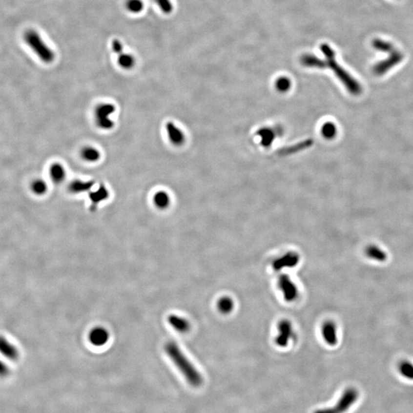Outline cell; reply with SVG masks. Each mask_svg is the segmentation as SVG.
Segmentation results:
<instances>
[{
	"instance_id": "1",
	"label": "cell",
	"mask_w": 413,
	"mask_h": 413,
	"mask_svg": "<svg viewBox=\"0 0 413 413\" xmlns=\"http://www.w3.org/2000/svg\"><path fill=\"white\" fill-rule=\"evenodd\" d=\"M165 351L190 385L199 387L203 384V376L201 372L190 362L176 343H167Z\"/></svg>"
},
{
	"instance_id": "2",
	"label": "cell",
	"mask_w": 413,
	"mask_h": 413,
	"mask_svg": "<svg viewBox=\"0 0 413 413\" xmlns=\"http://www.w3.org/2000/svg\"><path fill=\"white\" fill-rule=\"evenodd\" d=\"M321 49L328 61L327 63L325 62V64L330 66V68L334 71L337 78H339L341 82L345 85V87L349 90L350 93L353 95L360 94L362 91L360 83L354 78H352L346 71H344L341 66L338 65L335 61V53L330 46L325 44H322L321 46Z\"/></svg>"
},
{
	"instance_id": "3",
	"label": "cell",
	"mask_w": 413,
	"mask_h": 413,
	"mask_svg": "<svg viewBox=\"0 0 413 413\" xmlns=\"http://www.w3.org/2000/svg\"><path fill=\"white\" fill-rule=\"evenodd\" d=\"M25 40L32 51L37 55L39 59L46 64H50L55 59L54 51L44 43L36 31L29 30L25 32Z\"/></svg>"
},
{
	"instance_id": "4",
	"label": "cell",
	"mask_w": 413,
	"mask_h": 413,
	"mask_svg": "<svg viewBox=\"0 0 413 413\" xmlns=\"http://www.w3.org/2000/svg\"><path fill=\"white\" fill-rule=\"evenodd\" d=\"M360 393L354 387H349L344 390L336 404L329 408L320 409L313 413H344L358 400Z\"/></svg>"
},
{
	"instance_id": "5",
	"label": "cell",
	"mask_w": 413,
	"mask_h": 413,
	"mask_svg": "<svg viewBox=\"0 0 413 413\" xmlns=\"http://www.w3.org/2000/svg\"><path fill=\"white\" fill-rule=\"evenodd\" d=\"M116 107L112 103H101L96 107L95 123L97 126L101 129L109 130L114 126V122L110 118L114 112Z\"/></svg>"
},
{
	"instance_id": "6",
	"label": "cell",
	"mask_w": 413,
	"mask_h": 413,
	"mask_svg": "<svg viewBox=\"0 0 413 413\" xmlns=\"http://www.w3.org/2000/svg\"><path fill=\"white\" fill-rule=\"evenodd\" d=\"M278 287L282 291L283 298L286 302H295L298 298V287L287 274H282L279 276L278 279Z\"/></svg>"
},
{
	"instance_id": "7",
	"label": "cell",
	"mask_w": 413,
	"mask_h": 413,
	"mask_svg": "<svg viewBox=\"0 0 413 413\" xmlns=\"http://www.w3.org/2000/svg\"><path fill=\"white\" fill-rule=\"evenodd\" d=\"M403 59V54L399 51H394L390 53V56L385 60L381 61L372 68V71L376 75H383V74L390 71V69L394 66L397 65Z\"/></svg>"
},
{
	"instance_id": "8",
	"label": "cell",
	"mask_w": 413,
	"mask_h": 413,
	"mask_svg": "<svg viewBox=\"0 0 413 413\" xmlns=\"http://www.w3.org/2000/svg\"><path fill=\"white\" fill-rule=\"evenodd\" d=\"M293 334L291 322L288 320L281 321L278 325V334L275 337V344L280 348H285L288 345Z\"/></svg>"
},
{
	"instance_id": "9",
	"label": "cell",
	"mask_w": 413,
	"mask_h": 413,
	"mask_svg": "<svg viewBox=\"0 0 413 413\" xmlns=\"http://www.w3.org/2000/svg\"><path fill=\"white\" fill-rule=\"evenodd\" d=\"M299 260L300 256L297 252H289L274 260L272 268L275 271H280L286 268H292L298 265Z\"/></svg>"
},
{
	"instance_id": "10",
	"label": "cell",
	"mask_w": 413,
	"mask_h": 413,
	"mask_svg": "<svg viewBox=\"0 0 413 413\" xmlns=\"http://www.w3.org/2000/svg\"><path fill=\"white\" fill-rule=\"evenodd\" d=\"M0 355L13 362L18 360L20 357L18 348L4 336H0Z\"/></svg>"
},
{
	"instance_id": "11",
	"label": "cell",
	"mask_w": 413,
	"mask_h": 413,
	"mask_svg": "<svg viewBox=\"0 0 413 413\" xmlns=\"http://www.w3.org/2000/svg\"><path fill=\"white\" fill-rule=\"evenodd\" d=\"M165 130L168 140L175 146H180L185 143L186 136L180 128L174 123L168 122L165 125Z\"/></svg>"
},
{
	"instance_id": "12",
	"label": "cell",
	"mask_w": 413,
	"mask_h": 413,
	"mask_svg": "<svg viewBox=\"0 0 413 413\" xmlns=\"http://www.w3.org/2000/svg\"><path fill=\"white\" fill-rule=\"evenodd\" d=\"M322 336L326 344L334 346L337 344V327L333 321H326L322 326Z\"/></svg>"
},
{
	"instance_id": "13",
	"label": "cell",
	"mask_w": 413,
	"mask_h": 413,
	"mask_svg": "<svg viewBox=\"0 0 413 413\" xmlns=\"http://www.w3.org/2000/svg\"><path fill=\"white\" fill-rule=\"evenodd\" d=\"M89 338L90 343L94 346H103L106 344L109 340V333L103 328L97 327L90 331Z\"/></svg>"
},
{
	"instance_id": "14",
	"label": "cell",
	"mask_w": 413,
	"mask_h": 413,
	"mask_svg": "<svg viewBox=\"0 0 413 413\" xmlns=\"http://www.w3.org/2000/svg\"><path fill=\"white\" fill-rule=\"evenodd\" d=\"M109 198V191L104 186H101L96 191H90L89 194V198L92 205L91 209L95 210L97 205L101 202H104Z\"/></svg>"
},
{
	"instance_id": "15",
	"label": "cell",
	"mask_w": 413,
	"mask_h": 413,
	"mask_svg": "<svg viewBox=\"0 0 413 413\" xmlns=\"http://www.w3.org/2000/svg\"><path fill=\"white\" fill-rule=\"evenodd\" d=\"M168 322L174 329L180 333H186L191 328L189 321L186 318L178 316L175 314H171L168 317Z\"/></svg>"
},
{
	"instance_id": "16",
	"label": "cell",
	"mask_w": 413,
	"mask_h": 413,
	"mask_svg": "<svg viewBox=\"0 0 413 413\" xmlns=\"http://www.w3.org/2000/svg\"><path fill=\"white\" fill-rule=\"evenodd\" d=\"M365 253L367 257L375 261L385 262L387 260V252L379 247L375 245H370L366 248Z\"/></svg>"
},
{
	"instance_id": "17",
	"label": "cell",
	"mask_w": 413,
	"mask_h": 413,
	"mask_svg": "<svg viewBox=\"0 0 413 413\" xmlns=\"http://www.w3.org/2000/svg\"><path fill=\"white\" fill-rule=\"evenodd\" d=\"M94 185V182L93 181H87V182L82 180L74 181L69 186V190L73 194H81V193L91 191Z\"/></svg>"
},
{
	"instance_id": "18",
	"label": "cell",
	"mask_w": 413,
	"mask_h": 413,
	"mask_svg": "<svg viewBox=\"0 0 413 413\" xmlns=\"http://www.w3.org/2000/svg\"><path fill=\"white\" fill-rule=\"evenodd\" d=\"M49 175L55 183L60 184L65 179L66 171L62 165L54 163L50 167Z\"/></svg>"
},
{
	"instance_id": "19",
	"label": "cell",
	"mask_w": 413,
	"mask_h": 413,
	"mask_svg": "<svg viewBox=\"0 0 413 413\" xmlns=\"http://www.w3.org/2000/svg\"><path fill=\"white\" fill-rule=\"evenodd\" d=\"M81 156L83 160L87 163H97L101 159V152L97 148L93 146H86L82 148Z\"/></svg>"
},
{
	"instance_id": "20",
	"label": "cell",
	"mask_w": 413,
	"mask_h": 413,
	"mask_svg": "<svg viewBox=\"0 0 413 413\" xmlns=\"http://www.w3.org/2000/svg\"><path fill=\"white\" fill-rule=\"evenodd\" d=\"M170 200L169 194L164 191H160L154 194L153 204L157 208L160 210H165L169 206Z\"/></svg>"
},
{
	"instance_id": "21",
	"label": "cell",
	"mask_w": 413,
	"mask_h": 413,
	"mask_svg": "<svg viewBox=\"0 0 413 413\" xmlns=\"http://www.w3.org/2000/svg\"><path fill=\"white\" fill-rule=\"evenodd\" d=\"M217 309L221 314H229L234 309V302H233V299L229 297H222L217 302Z\"/></svg>"
},
{
	"instance_id": "22",
	"label": "cell",
	"mask_w": 413,
	"mask_h": 413,
	"mask_svg": "<svg viewBox=\"0 0 413 413\" xmlns=\"http://www.w3.org/2000/svg\"><path fill=\"white\" fill-rule=\"evenodd\" d=\"M398 370L403 377L409 380H413V364L408 360H403L398 365Z\"/></svg>"
},
{
	"instance_id": "23",
	"label": "cell",
	"mask_w": 413,
	"mask_h": 413,
	"mask_svg": "<svg viewBox=\"0 0 413 413\" xmlns=\"http://www.w3.org/2000/svg\"><path fill=\"white\" fill-rule=\"evenodd\" d=\"M119 65L122 68L125 69V70H129V69L133 68L136 64V60H135L134 57L129 54H120L118 57Z\"/></svg>"
},
{
	"instance_id": "24",
	"label": "cell",
	"mask_w": 413,
	"mask_h": 413,
	"mask_svg": "<svg viewBox=\"0 0 413 413\" xmlns=\"http://www.w3.org/2000/svg\"><path fill=\"white\" fill-rule=\"evenodd\" d=\"M31 190L36 195L41 196L48 191V185L41 179H37L31 185Z\"/></svg>"
},
{
	"instance_id": "25",
	"label": "cell",
	"mask_w": 413,
	"mask_h": 413,
	"mask_svg": "<svg viewBox=\"0 0 413 413\" xmlns=\"http://www.w3.org/2000/svg\"><path fill=\"white\" fill-rule=\"evenodd\" d=\"M372 47L377 51L387 52V53H392L394 50L393 45L388 41H383L381 39H375L372 41Z\"/></svg>"
},
{
	"instance_id": "26",
	"label": "cell",
	"mask_w": 413,
	"mask_h": 413,
	"mask_svg": "<svg viewBox=\"0 0 413 413\" xmlns=\"http://www.w3.org/2000/svg\"><path fill=\"white\" fill-rule=\"evenodd\" d=\"M321 133L323 135L324 137L330 140V139L335 137L336 134H337V128H336L334 124L330 122L326 123L322 126Z\"/></svg>"
},
{
	"instance_id": "27",
	"label": "cell",
	"mask_w": 413,
	"mask_h": 413,
	"mask_svg": "<svg viewBox=\"0 0 413 413\" xmlns=\"http://www.w3.org/2000/svg\"><path fill=\"white\" fill-rule=\"evenodd\" d=\"M126 8L133 13H140L144 9V4L142 0H128Z\"/></svg>"
},
{
	"instance_id": "28",
	"label": "cell",
	"mask_w": 413,
	"mask_h": 413,
	"mask_svg": "<svg viewBox=\"0 0 413 413\" xmlns=\"http://www.w3.org/2000/svg\"><path fill=\"white\" fill-rule=\"evenodd\" d=\"M275 87L279 91L286 92L289 90L291 87V82L289 78H279V79L275 82Z\"/></svg>"
},
{
	"instance_id": "29",
	"label": "cell",
	"mask_w": 413,
	"mask_h": 413,
	"mask_svg": "<svg viewBox=\"0 0 413 413\" xmlns=\"http://www.w3.org/2000/svg\"><path fill=\"white\" fill-rule=\"evenodd\" d=\"M156 2L161 10L165 14H169L173 10V5L171 0H156Z\"/></svg>"
},
{
	"instance_id": "30",
	"label": "cell",
	"mask_w": 413,
	"mask_h": 413,
	"mask_svg": "<svg viewBox=\"0 0 413 413\" xmlns=\"http://www.w3.org/2000/svg\"><path fill=\"white\" fill-rule=\"evenodd\" d=\"M10 373V369L7 364L0 358V378L7 377Z\"/></svg>"
},
{
	"instance_id": "31",
	"label": "cell",
	"mask_w": 413,
	"mask_h": 413,
	"mask_svg": "<svg viewBox=\"0 0 413 413\" xmlns=\"http://www.w3.org/2000/svg\"><path fill=\"white\" fill-rule=\"evenodd\" d=\"M112 48H113V51H114L115 53L118 54V55L122 54L123 44L119 40L116 39V40L113 41V43H112Z\"/></svg>"
}]
</instances>
